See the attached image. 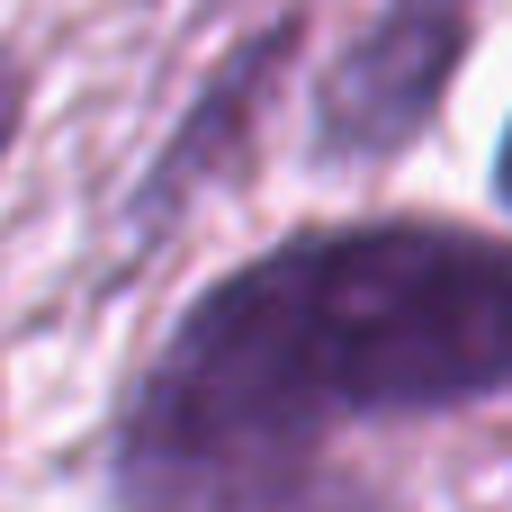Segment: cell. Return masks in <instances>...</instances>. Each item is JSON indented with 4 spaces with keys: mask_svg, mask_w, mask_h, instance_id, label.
I'll use <instances>...</instances> for the list:
<instances>
[{
    "mask_svg": "<svg viewBox=\"0 0 512 512\" xmlns=\"http://www.w3.org/2000/svg\"><path fill=\"white\" fill-rule=\"evenodd\" d=\"M468 27H477V0H387L351 54L324 72V99H315V135L324 153L342 162H387L423 135V117L441 108L459 54H468Z\"/></svg>",
    "mask_w": 512,
    "mask_h": 512,
    "instance_id": "obj_2",
    "label": "cell"
},
{
    "mask_svg": "<svg viewBox=\"0 0 512 512\" xmlns=\"http://www.w3.org/2000/svg\"><path fill=\"white\" fill-rule=\"evenodd\" d=\"M495 180H504V198H512V144H504V171H495Z\"/></svg>",
    "mask_w": 512,
    "mask_h": 512,
    "instance_id": "obj_4",
    "label": "cell"
},
{
    "mask_svg": "<svg viewBox=\"0 0 512 512\" xmlns=\"http://www.w3.org/2000/svg\"><path fill=\"white\" fill-rule=\"evenodd\" d=\"M512 387V243L459 225L297 234L207 288L126 414V512H243L324 423Z\"/></svg>",
    "mask_w": 512,
    "mask_h": 512,
    "instance_id": "obj_1",
    "label": "cell"
},
{
    "mask_svg": "<svg viewBox=\"0 0 512 512\" xmlns=\"http://www.w3.org/2000/svg\"><path fill=\"white\" fill-rule=\"evenodd\" d=\"M9 126H18V72L0 63V144H9Z\"/></svg>",
    "mask_w": 512,
    "mask_h": 512,
    "instance_id": "obj_3",
    "label": "cell"
}]
</instances>
